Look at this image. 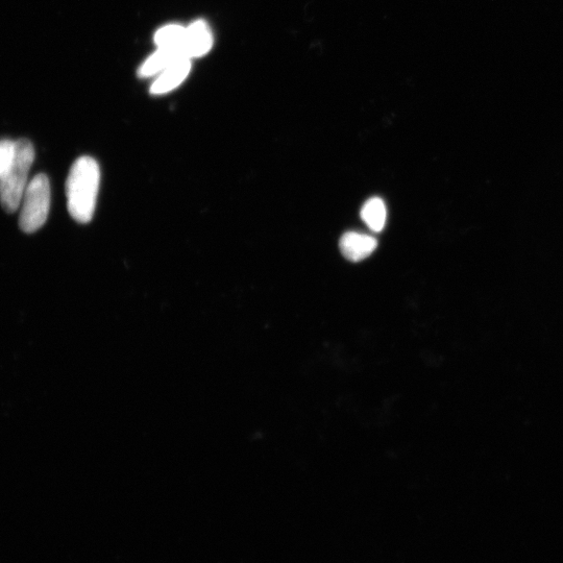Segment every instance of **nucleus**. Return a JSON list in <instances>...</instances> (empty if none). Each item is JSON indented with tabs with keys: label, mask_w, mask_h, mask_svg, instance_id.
<instances>
[{
	"label": "nucleus",
	"mask_w": 563,
	"mask_h": 563,
	"mask_svg": "<svg viewBox=\"0 0 563 563\" xmlns=\"http://www.w3.org/2000/svg\"><path fill=\"white\" fill-rule=\"evenodd\" d=\"M101 183V169L91 157L73 163L66 181L67 207L78 223L87 224L94 215Z\"/></svg>",
	"instance_id": "nucleus-1"
},
{
	"label": "nucleus",
	"mask_w": 563,
	"mask_h": 563,
	"mask_svg": "<svg viewBox=\"0 0 563 563\" xmlns=\"http://www.w3.org/2000/svg\"><path fill=\"white\" fill-rule=\"evenodd\" d=\"M35 160V149L31 141H16L14 162L5 177L0 180V204L5 211L13 213L20 203L29 185V174Z\"/></svg>",
	"instance_id": "nucleus-2"
},
{
	"label": "nucleus",
	"mask_w": 563,
	"mask_h": 563,
	"mask_svg": "<svg viewBox=\"0 0 563 563\" xmlns=\"http://www.w3.org/2000/svg\"><path fill=\"white\" fill-rule=\"evenodd\" d=\"M20 207L19 227L24 233L32 234L43 227L51 209V184L45 175L29 182Z\"/></svg>",
	"instance_id": "nucleus-3"
},
{
	"label": "nucleus",
	"mask_w": 563,
	"mask_h": 563,
	"mask_svg": "<svg viewBox=\"0 0 563 563\" xmlns=\"http://www.w3.org/2000/svg\"><path fill=\"white\" fill-rule=\"evenodd\" d=\"M377 247L376 238L357 232L346 233L339 242L342 255L352 262H360L370 257Z\"/></svg>",
	"instance_id": "nucleus-4"
},
{
	"label": "nucleus",
	"mask_w": 563,
	"mask_h": 563,
	"mask_svg": "<svg viewBox=\"0 0 563 563\" xmlns=\"http://www.w3.org/2000/svg\"><path fill=\"white\" fill-rule=\"evenodd\" d=\"M212 43V34L207 24L197 21L186 29L183 52L188 59L202 57L211 50Z\"/></svg>",
	"instance_id": "nucleus-5"
},
{
	"label": "nucleus",
	"mask_w": 563,
	"mask_h": 563,
	"mask_svg": "<svg viewBox=\"0 0 563 563\" xmlns=\"http://www.w3.org/2000/svg\"><path fill=\"white\" fill-rule=\"evenodd\" d=\"M190 71V61L180 59L162 71V75L151 88L153 94H164L179 87L187 78Z\"/></svg>",
	"instance_id": "nucleus-6"
},
{
	"label": "nucleus",
	"mask_w": 563,
	"mask_h": 563,
	"mask_svg": "<svg viewBox=\"0 0 563 563\" xmlns=\"http://www.w3.org/2000/svg\"><path fill=\"white\" fill-rule=\"evenodd\" d=\"M186 58L184 53L177 48H159V51L146 61L141 69V77H151L162 72L176 61ZM188 59V58H187Z\"/></svg>",
	"instance_id": "nucleus-7"
},
{
	"label": "nucleus",
	"mask_w": 563,
	"mask_h": 563,
	"mask_svg": "<svg viewBox=\"0 0 563 563\" xmlns=\"http://www.w3.org/2000/svg\"><path fill=\"white\" fill-rule=\"evenodd\" d=\"M387 211L384 202L380 198H372L367 201L361 210V218L374 232H381L386 224Z\"/></svg>",
	"instance_id": "nucleus-8"
},
{
	"label": "nucleus",
	"mask_w": 563,
	"mask_h": 563,
	"mask_svg": "<svg viewBox=\"0 0 563 563\" xmlns=\"http://www.w3.org/2000/svg\"><path fill=\"white\" fill-rule=\"evenodd\" d=\"M185 36L186 29L174 24V26H167L158 31L155 36V42L159 48H177V50L183 52Z\"/></svg>",
	"instance_id": "nucleus-9"
},
{
	"label": "nucleus",
	"mask_w": 563,
	"mask_h": 563,
	"mask_svg": "<svg viewBox=\"0 0 563 563\" xmlns=\"http://www.w3.org/2000/svg\"><path fill=\"white\" fill-rule=\"evenodd\" d=\"M16 154V141L0 140V180L8 173L14 162Z\"/></svg>",
	"instance_id": "nucleus-10"
}]
</instances>
